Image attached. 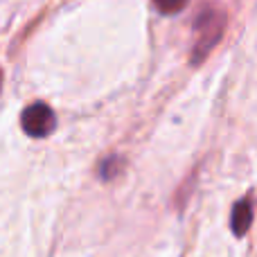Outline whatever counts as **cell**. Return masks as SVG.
Returning a JSON list of instances; mask_svg holds the SVG:
<instances>
[{"label":"cell","instance_id":"obj_1","mask_svg":"<svg viewBox=\"0 0 257 257\" xmlns=\"http://www.w3.org/2000/svg\"><path fill=\"white\" fill-rule=\"evenodd\" d=\"M226 27V14L217 7H205L194 21V52H192V63H201L210 54V50L219 43Z\"/></svg>","mask_w":257,"mask_h":257},{"label":"cell","instance_id":"obj_3","mask_svg":"<svg viewBox=\"0 0 257 257\" xmlns=\"http://www.w3.org/2000/svg\"><path fill=\"white\" fill-rule=\"evenodd\" d=\"M250 221H253V208H250V201L248 199H241L235 203L232 208V219H230V226H232V232L237 237L246 235L250 228Z\"/></svg>","mask_w":257,"mask_h":257},{"label":"cell","instance_id":"obj_5","mask_svg":"<svg viewBox=\"0 0 257 257\" xmlns=\"http://www.w3.org/2000/svg\"><path fill=\"white\" fill-rule=\"evenodd\" d=\"M0 86H3V72H0Z\"/></svg>","mask_w":257,"mask_h":257},{"label":"cell","instance_id":"obj_2","mask_svg":"<svg viewBox=\"0 0 257 257\" xmlns=\"http://www.w3.org/2000/svg\"><path fill=\"white\" fill-rule=\"evenodd\" d=\"M21 126L30 138H48L57 126L54 111L43 102L32 104L21 113Z\"/></svg>","mask_w":257,"mask_h":257},{"label":"cell","instance_id":"obj_4","mask_svg":"<svg viewBox=\"0 0 257 257\" xmlns=\"http://www.w3.org/2000/svg\"><path fill=\"white\" fill-rule=\"evenodd\" d=\"M160 14H178L187 5V0H154Z\"/></svg>","mask_w":257,"mask_h":257}]
</instances>
